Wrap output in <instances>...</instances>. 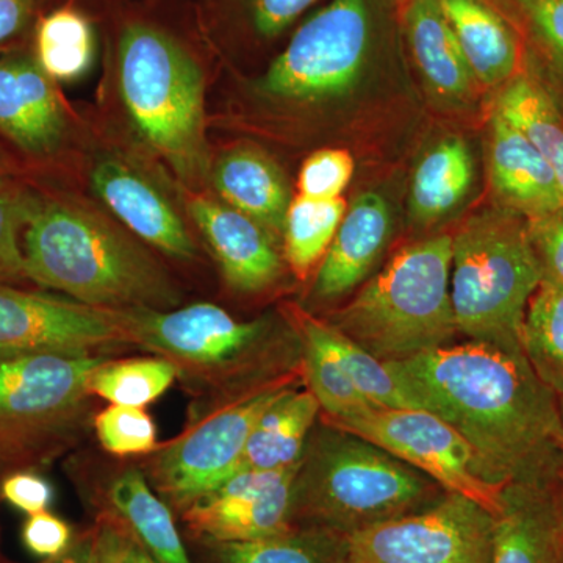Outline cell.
Here are the masks:
<instances>
[{"mask_svg": "<svg viewBox=\"0 0 563 563\" xmlns=\"http://www.w3.org/2000/svg\"><path fill=\"white\" fill-rule=\"evenodd\" d=\"M103 128L181 190H207L213 62L187 0H140L99 24Z\"/></svg>", "mask_w": 563, "mask_h": 563, "instance_id": "1", "label": "cell"}, {"mask_svg": "<svg viewBox=\"0 0 563 563\" xmlns=\"http://www.w3.org/2000/svg\"><path fill=\"white\" fill-rule=\"evenodd\" d=\"M31 181V217L22 233L31 284L117 312L180 307L172 272L95 199L69 184Z\"/></svg>", "mask_w": 563, "mask_h": 563, "instance_id": "3", "label": "cell"}, {"mask_svg": "<svg viewBox=\"0 0 563 563\" xmlns=\"http://www.w3.org/2000/svg\"><path fill=\"white\" fill-rule=\"evenodd\" d=\"M495 113L518 129L553 168L563 199V113L536 77L518 74L503 85Z\"/></svg>", "mask_w": 563, "mask_h": 563, "instance_id": "31", "label": "cell"}, {"mask_svg": "<svg viewBox=\"0 0 563 563\" xmlns=\"http://www.w3.org/2000/svg\"><path fill=\"white\" fill-rule=\"evenodd\" d=\"M87 129L88 117L63 98L31 43L0 52V146L25 179L66 184Z\"/></svg>", "mask_w": 563, "mask_h": 563, "instance_id": "12", "label": "cell"}, {"mask_svg": "<svg viewBox=\"0 0 563 563\" xmlns=\"http://www.w3.org/2000/svg\"><path fill=\"white\" fill-rule=\"evenodd\" d=\"M49 2L51 7L62 5V3L79 7V9L87 11L99 25L111 14L132 5V3L140 2V0H49Z\"/></svg>", "mask_w": 563, "mask_h": 563, "instance_id": "46", "label": "cell"}, {"mask_svg": "<svg viewBox=\"0 0 563 563\" xmlns=\"http://www.w3.org/2000/svg\"><path fill=\"white\" fill-rule=\"evenodd\" d=\"M124 313L136 350L166 358L177 380L199 398L285 372L265 365L273 344V324L266 318L239 321L210 302Z\"/></svg>", "mask_w": 563, "mask_h": 563, "instance_id": "9", "label": "cell"}, {"mask_svg": "<svg viewBox=\"0 0 563 563\" xmlns=\"http://www.w3.org/2000/svg\"><path fill=\"white\" fill-rule=\"evenodd\" d=\"M0 563H16V562H11V561H9V559H5V558H3L2 554H0Z\"/></svg>", "mask_w": 563, "mask_h": 563, "instance_id": "50", "label": "cell"}, {"mask_svg": "<svg viewBox=\"0 0 563 563\" xmlns=\"http://www.w3.org/2000/svg\"><path fill=\"white\" fill-rule=\"evenodd\" d=\"M177 380L176 368L158 355L111 357L92 373V398L117 406L146 407L165 395Z\"/></svg>", "mask_w": 563, "mask_h": 563, "instance_id": "34", "label": "cell"}, {"mask_svg": "<svg viewBox=\"0 0 563 563\" xmlns=\"http://www.w3.org/2000/svg\"><path fill=\"white\" fill-rule=\"evenodd\" d=\"M390 206L377 192H363L344 213L331 246L314 273L310 298L335 301L361 285L390 240Z\"/></svg>", "mask_w": 563, "mask_h": 563, "instance_id": "22", "label": "cell"}, {"mask_svg": "<svg viewBox=\"0 0 563 563\" xmlns=\"http://www.w3.org/2000/svg\"><path fill=\"white\" fill-rule=\"evenodd\" d=\"M346 210L342 198L318 201L298 195L291 199L285 217L282 254L296 279L306 282L318 269Z\"/></svg>", "mask_w": 563, "mask_h": 563, "instance_id": "32", "label": "cell"}, {"mask_svg": "<svg viewBox=\"0 0 563 563\" xmlns=\"http://www.w3.org/2000/svg\"><path fill=\"white\" fill-rule=\"evenodd\" d=\"M474 80L507 84L523 66V36L512 20L487 0H440Z\"/></svg>", "mask_w": 563, "mask_h": 563, "instance_id": "24", "label": "cell"}, {"mask_svg": "<svg viewBox=\"0 0 563 563\" xmlns=\"http://www.w3.org/2000/svg\"><path fill=\"white\" fill-rule=\"evenodd\" d=\"M559 503H561V510H562V515H563V453H562L561 472H559Z\"/></svg>", "mask_w": 563, "mask_h": 563, "instance_id": "48", "label": "cell"}, {"mask_svg": "<svg viewBox=\"0 0 563 563\" xmlns=\"http://www.w3.org/2000/svg\"><path fill=\"white\" fill-rule=\"evenodd\" d=\"M282 313L292 332L312 336L331 352L355 388L374 407L426 410L424 404L415 395L410 385L387 362L379 361L363 350L361 344L333 328L331 322L314 317L299 303H285Z\"/></svg>", "mask_w": 563, "mask_h": 563, "instance_id": "25", "label": "cell"}, {"mask_svg": "<svg viewBox=\"0 0 563 563\" xmlns=\"http://www.w3.org/2000/svg\"><path fill=\"white\" fill-rule=\"evenodd\" d=\"M303 384L301 363L255 383L199 398L180 433L144 455L140 466L179 517L236 473L255 422L285 391Z\"/></svg>", "mask_w": 563, "mask_h": 563, "instance_id": "8", "label": "cell"}, {"mask_svg": "<svg viewBox=\"0 0 563 563\" xmlns=\"http://www.w3.org/2000/svg\"><path fill=\"white\" fill-rule=\"evenodd\" d=\"M21 179H25L22 176L21 169L18 168L16 163L11 161L10 155L3 151V147L0 146V188Z\"/></svg>", "mask_w": 563, "mask_h": 563, "instance_id": "47", "label": "cell"}, {"mask_svg": "<svg viewBox=\"0 0 563 563\" xmlns=\"http://www.w3.org/2000/svg\"><path fill=\"white\" fill-rule=\"evenodd\" d=\"M474 165L468 144L446 139L433 146L413 173L410 211L417 221L442 220L472 190Z\"/></svg>", "mask_w": 563, "mask_h": 563, "instance_id": "30", "label": "cell"}, {"mask_svg": "<svg viewBox=\"0 0 563 563\" xmlns=\"http://www.w3.org/2000/svg\"><path fill=\"white\" fill-rule=\"evenodd\" d=\"M95 514L124 526L157 563H195L176 514L152 488L140 465L121 466L88 490Z\"/></svg>", "mask_w": 563, "mask_h": 563, "instance_id": "20", "label": "cell"}, {"mask_svg": "<svg viewBox=\"0 0 563 563\" xmlns=\"http://www.w3.org/2000/svg\"><path fill=\"white\" fill-rule=\"evenodd\" d=\"M0 498L21 512L40 514L49 510L54 501V487L40 472L22 470L2 477Z\"/></svg>", "mask_w": 563, "mask_h": 563, "instance_id": "42", "label": "cell"}, {"mask_svg": "<svg viewBox=\"0 0 563 563\" xmlns=\"http://www.w3.org/2000/svg\"><path fill=\"white\" fill-rule=\"evenodd\" d=\"M357 433L431 477L444 492L473 499L493 515L501 510L503 487L492 484L468 440L439 415L421 409H369L354 417L322 420Z\"/></svg>", "mask_w": 563, "mask_h": 563, "instance_id": "13", "label": "cell"}, {"mask_svg": "<svg viewBox=\"0 0 563 563\" xmlns=\"http://www.w3.org/2000/svg\"><path fill=\"white\" fill-rule=\"evenodd\" d=\"M496 515L444 493L418 512L346 536L347 563H492Z\"/></svg>", "mask_w": 563, "mask_h": 563, "instance_id": "14", "label": "cell"}, {"mask_svg": "<svg viewBox=\"0 0 563 563\" xmlns=\"http://www.w3.org/2000/svg\"><path fill=\"white\" fill-rule=\"evenodd\" d=\"M320 413V404L306 387L285 391L255 422L236 473L298 465Z\"/></svg>", "mask_w": 563, "mask_h": 563, "instance_id": "27", "label": "cell"}, {"mask_svg": "<svg viewBox=\"0 0 563 563\" xmlns=\"http://www.w3.org/2000/svg\"><path fill=\"white\" fill-rule=\"evenodd\" d=\"M117 355L32 354L0 361V474L43 472L92 426V373Z\"/></svg>", "mask_w": 563, "mask_h": 563, "instance_id": "7", "label": "cell"}, {"mask_svg": "<svg viewBox=\"0 0 563 563\" xmlns=\"http://www.w3.org/2000/svg\"><path fill=\"white\" fill-rule=\"evenodd\" d=\"M40 563H95V529H81L76 532L68 550L55 558L43 559Z\"/></svg>", "mask_w": 563, "mask_h": 563, "instance_id": "45", "label": "cell"}, {"mask_svg": "<svg viewBox=\"0 0 563 563\" xmlns=\"http://www.w3.org/2000/svg\"><path fill=\"white\" fill-rule=\"evenodd\" d=\"M517 27L563 79V0H506Z\"/></svg>", "mask_w": 563, "mask_h": 563, "instance_id": "38", "label": "cell"}, {"mask_svg": "<svg viewBox=\"0 0 563 563\" xmlns=\"http://www.w3.org/2000/svg\"><path fill=\"white\" fill-rule=\"evenodd\" d=\"M49 0H0V52L31 43L41 14Z\"/></svg>", "mask_w": 563, "mask_h": 563, "instance_id": "43", "label": "cell"}, {"mask_svg": "<svg viewBox=\"0 0 563 563\" xmlns=\"http://www.w3.org/2000/svg\"><path fill=\"white\" fill-rule=\"evenodd\" d=\"M207 190L258 222L282 247L291 192L279 163L262 147L232 143L211 152Z\"/></svg>", "mask_w": 563, "mask_h": 563, "instance_id": "21", "label": "cell"}, {"mask_svg": "<svg viewBox=\"0 0 563 563\" xmlns=\"http://www.w3.org/2000/svg\"><path fill=\"white\" fill-rule=\"evenodd\" d=\"M372 46L368 0H331L292 33L261 76L246 84L247 102L299 117L343 98L361 80Z\"/></svg>", "mask_w": 563, "mask_h": 563, "instance_id": "10", "label": "cell"}, {"mask_svg": "<svg viewBox=\"0 0 563 563\" xmlns=\"http://www.w3.org/2000/svg\"><path fill=\"white\" fill-rule=\"evenodd\" d=\"M444 493L377 444L318 420L292 481L291 523L350 536L418 512Z\"/></svg>", "mask_w": 563, "mask_h": 563, "instance_id": "4", "label": "cell"}, {"mask_svg": "<svg viewBox=\"0 0 563 563\" xmlns=\"http://www.w3.org/2000/svg\"><path fill=\"white\" fill-rule=\"evenodd\" d=\"M492 563H563L559 474L504 485Z\"/></svg>", "mask_w": 563, "mask_h": 563, "instance_id": "19", "label": "cell"}, {"mask_svg": "<svg viewBox=\"0 0 563 563\" xmlns=\"http://www.w3.org/2000/svg\"><path fill=\"white\" fill-rule=\"evenodd\" d=\"M136 350L124 312L0 282V361L32 354L120 355Z\"/></svg>", "mask_w": 563, "mask_h": 563, "instance_id": "15", "label": "cell"}, {"mask_svg": "<svg viewBox=\"0 0 563 563\" xmlns=\"http://www.w3.org/2000/svg\"><path fill=\"white\" fill-rule=\"evenodd\" d=\"M387 363L428 412L468 440L492 484L504 487L561 472L558 395L521 347L466 340Z\"/></svg>", "mask_w": 563, "mask_h": 563, "instance_id": "2", "label": "cell"}, {"mask_svg": "<svg viewBox=\"0 0 563 563\" xmlns=\"http://www.w3.org/2000/svg\"><path fill=\"white\" fill-rule=\"evenodd\" d=\"M354 174V161L343 150H320L303 161L298 176V195L318 201L342 198Z\"/></svg>", "mask_w": 563, "mask_h": 563, "instance_id": "39", "label": "cell"}, {"mask_svg": "<svg viewBox=\"0 0 563 563\" xmlns=\"http://www.w3.org/2000/svg\"><path fill=\"white\" fill-rule=\"evenodd\" d=\"M2 477H3L2 474H0V481H2ZM0 501H2V498H0Z\"/></svg>", "mask_w": 563, "mask_h": 563, "instance_id": "51", "label": "cell"}, {"mask_svg": "<svg viewBox=\"0 0 563 563\" xmlns=\"http://www.w3.org/2000/svg\"><path fill=\"white\" fill-rule=\"evenodd\" d=\"M95 563H133L135 539L107 514H95Z\"/></svg>", "mask_w": 563, "mask_h": 563, "instance_id": "44", "label": "cell"}, {"mask_svg": "<svg viewBox=\"0 0 563 563\" xmlns=\"http://www.w3.org/2000/svg\"><path fill=\"white\" fill-rule=\"evenodd\" d=\"M318 0H187L192 24L221 68L280 38Z\"/></svg>", "mask_w": 563, "mask_h": 563, "instance_id": "18", "label": "cell"}, {"mask_svg": "<svg viewBox=\"0 0 563 563\" xmlns=\"http://www.w3.org/2000/svg\"><path fill=\"white\" fill-rule=\"evenodd\" d=\"M185 542L195 563H347L344 533L309 526L250 542Z\"/></svg>", "mask_w": 563, "mask_h": 563, "instance_id": "28", "label": "cell"}, {"mask_svg": "<svg viewBox=\"0 0 563 563\" xmlns=\"http://www.w3.org/2000/svg\"><path fill=\"white\" fill-rule=\"evenodd\" d=\"M33 185L21 179L0 188V282L31 284L25 272L22 233L31 217Z\"/></svg>", "mask_w": 563, "mask_h": 563, "instance_id": "37", "label": "cell"}, {"mask_svg": "<svg viewBox=\"0 0 563 563\" xmlns=\"http://www.w3.org/2000/svg\"><path fill=\"white\" fill-rule=\"evenodd\" d=\"M488 165L499 207L526 221L562 209L561 187L548 165L523 133L498 113L490 121Z\"/></svg>", "mask_w": 563, "mask_h": 563, "instance_id": "23", "label": "cell"}, {"mask_svg": "<svg viewBox=\"0 0 563 563\" xmlns=\"http://www.w3.org/2000/svg\"><path fill=\"white\" fill-rule=\"evenodd\" d=\"M98 22L79 7H51L33 29V57L55 84L80 80L98 57Z\"/></svg>", "mask_w": 563, "mask_h": 563, "instance_id": "29", "label": "cell"}, {"mask_svg": "<svg viewBox=\"0 0 563 563\" xmlns=\"http://www.w3.org/2000/svg\"><path fill=\"white\" fill-rule=\"evenodd\" d=\"M98 442L114 457H144L158 446L157 426L143 407L110 404L92 418Z\"/></svg>", "mask_w": 563, "mask_h": 563, "instance_id": "36", "label": "cell"}, {"mask_svg": "<svg viewBox=\"0 0 563 563\" xmlns=\"http://www.w3.org/2000/svg\"><path fill=\"white\" fill-rule=\"evenodd\" d=\"M301 351L303 387L321 407L322 420H339L376 409L352 384L335 357L312 336L296 333Z\"/></svg>", "mask_w": 563, "mask_h": 563, "instance_id": "35", "label": "cell"}, {"mask_svg": "<svg viewBox=\"0 0 563 563\" xmlns=\"http://www.w3.org/2000/svg\"><path fill=\"white\" fill-rule=\"evenodd\" d=\"M558 409H559V418H561V424L563 429V393L558 395Z\"/></svg>", "mask_w": 563, "mask_h": 563, "instance_id": "49", "label": "cell"}, {"mask_svg": "<svg viewBox=\"0 0 563 563\" xmlns=\"http://www.w3.org/2000/svg\"><path fill=\"white\" fill-rule=\"evenodd\" d=\"M298 465L232 474L179 515L185 539L250 542L295 528L291 490Z\"/></svg>", "mask_w": 563, "mask_h": 563, "instance_id": "16", "label": "cell"}, {"mask_svg": "<svg viewBox=\"0 0 563 563\" xmlns=\"http://www.w3.org/2000/svg\"><path fill=\"white\" fill-rule=\"evenodd\" d=\"M22 543L32 554L51 559L68 550L76 531L58 515L44 512L29 515L22 525Z\"/></svg>", "mask_w": 563, "mask_h": 563, "instance_id": "41", "label": "cell"}, {"mask_svg": "<svg viewBox=\"0 0 563 563\" xmlns=\"http://www.w3.org/2000/svg\"><path fill=\"white\" fill-rule=\"evenodd\" d=\"M177 195L232 291L258 295L279 284L287 263L272 233L209 190L177 188Z\"/></svg>", "mask_w": 563, "mask_h": 563, "instance_id": "17", "label": "cell"}, {"mask_svg": "<svg viewBox=\"0 0 563 563\" xmlns=\"http://www.w3.org/2000/svg\"><path fill=\"white\" fill-rule=\"evenodd\" d=\"M404 25L413 60L429 88L448 101L466 98L474 77L444 16L442 2L409 0Z\"/></svg>", "mask_w": 563, "mask_h": 563, "instance_id": "26", "label": "cell"}, {"mask_svg": "<svg viewBox=\"0 0 563 563\" xmlns=\"http://www.w3.org/2000/svg\"><path fill=\"white\" fill-rule=\"evenodd\" d=\"M521 346L548 387L563 393V287L543 282L526 309Z\"/></svg>", "mask_w": 563, "mask_h": 563, "instance_id": "33", "label": "cell"}, {"mask_svg": "<svg viewBox=\"0 0 563 563\" xmlns=\"http://www.w3.org/2000/svg\"><path fill=\"white\" fill-rule=\"evenodd\" d=\"M451 262L450 235L404 246L328 322L383 362L453 344Z\"/></svg>", "mask_w": 563, "mask_h": 563, "instance_id": "5", "label": "cell"}, {"mask_svg": "<svg viewBox=\"0 0 563 563\" xmlns=\"http://www.w3.org/2000/svg\"><path fill=\"white\" fill-rule=\"evenodd\" d=\"M74 179L147 246L173 261H198V244L173 199L176 185L96 117H88L87 135L68 184Z\"/></svg>", "mask_w": 563, "mask_h": 563, "instance_id": "11", "label": "cell"}, {"mask_svg": "<svg viewBox=\"0 0 563 563\" xmlns=\"http://www.w3.org/2000/svg\"><path fill=\"white\" fill-rule=\"evenodd\" d=\"M526 222L542 280L563 287V207Z\"/></svg>", "mask_w": 563, "mask_h": 563, "instance_id": "40", "label": "cell"}, {"mask_svg": "<svg viewBox=\"0 0 563 563\" xmlns=\"http://www.w3.org/2000/svg\"><path fill=\"white\" fill-rule=\"evenodd\" d=\"M540 284L528 222L512 211L483 210L453 236L451 303L466 340L523 350L526 309Z\"/></svg>", "mask_w": 563, "mask_h": 563, "instance_id": "6", "label": "cell"}]
</instances>
